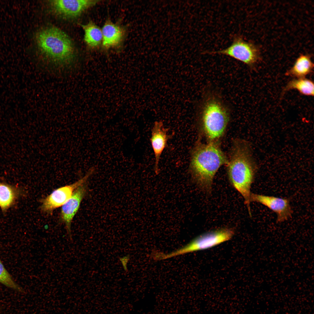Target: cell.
<instances>
[{
    "mask_svg": "<svg viewBox=\"0 0 314 314\" xmlns=\"http://www.w3.org/2000/svg\"><path fill=\"white\" fill-rule=\"evenodd\" d=\"M37 45L42 52L53 60H70L74 57V48L68 36L59 29L49 27L42 29L36 36Z\"/></svg>",
    "mask_w": 314,
    "mask_h": 314,
    "instance_id": "277c9868",
    "label": "cell"
},
{
    "mask_svg": "<svg viewBox=\"0 0 314 314\" xmlns=\"http://www.w3.org/2000/svg\"><path fill=\"white\" fill-rule=\"evenodd\" d=\"M196 107L197 121L207 137L213 141L222 136L229 122L231 109L221 94L207 86Z\"/></svg>",
    "mask_w": 314,
    "mask_h": 314,
    "instance_id": "6da1fadb",
    "label": "cell"
},
{
    "mask_svg": "<svg viewBox=\"0 0 314 314\" xmlns=\"http://www.w3.org/2000/svg\"><path fill=\"white\" fill-rule=\"evenodd\" d=\"M95 171L92 168L83 178L72 184L59 188L53 191L42 201L41 209L44 212H52L62 206L81 185L86 182Z\"/></svg>",
    "mask_w": 314,
    "mask_h": 314,
    "instance_id": "52a82bcc",
    "label": "cell"
},
{
    "mask_svg": "<svg viewBox=\"0 0 314 314\" xmlns=\"http://www.w3.org/2000/svg\"><path fill=\"white\" fill-rule=\"evenodd\" d=\"M250 201L260 203L274 212L277 222L287 221L292 216L293 210L288 198L251 193Z\"/></svg>",
    "mask_w": 314,
    "mask_h": 314,
    "instance_id": "ba28073f",
    "label": "cell"
},
{
    "mask_svg": "<svg viewBox=\"0 0 314 314\" xmlns=\"http://www.w3.org/2000/svg\"><path fill=\"white\" fill-rule=\"evenodd\" d=\"M16 187L0 183V207L3 211L14 204L21 194Z\"/></svg>",
    "mask_w": 314,
    "mask_h": 314,
    "instance_id": "9a60e30c",
    "label": "cell"
},
{
    "mask_svg": "<svg viewBox=\"0 0 314 314\" xmlns=\"http://www.w3.org/2000/svg\"><path fill=\"white\" fill-rule=\"evenodd\" d=\"M190 158L189 170L192 179L203 190L210 193L215 174L226 161L223 152L213 142H198L191 151Z\"/></svg>",
    "mask_w": 314,
    "mask_h": 314,
    "instance_id": "7a4b0ae2",
    "label": "cell"
},
{
    "mask_svg": "<svg viewBox=\"0 0 314 314\" xmlns=\"http://www.w3.org/2000/svg\"><path fill=\"white\" fill-rule=\"evenodd\" d=\"M86 182L79 186L71 197L62 206L60 217L65 224L68 235L72 238L71 224L77 212L81 202L87 192Z\"/></svg>",
    "mask_w": 314,
    "mask_h": 314,
    "instance_id": "9c48e42d",
    "label": "cell"
},
{
    "mask_svg": "<svg viewBox=\"0 0 314 314\" xmlns=\"http://www.w3.org/2000/svg\"><path fill=\"white\" fill-rule=\"evenodd\" d=\"M99 1L95 0L51 1L54 10L58 14L68 17H77L85 10L97 4Z\"/></svg>",
    "mask_w": 314,
    "mask_h": 314,
    "instance_id": "30bf717a",
    "label": "cell"
},
{
    "mask_svg": "<svg viewBox=\"0 0 314 314\" xmlns=\"http://www.w3.org/2000/svg\"><path fill=\"white\" fill-rule=\"evenodd\" d=\"M130 256L129 254H127L122 257H119V259L120 262L123 269L125 272L128 270L127 265L128 263L130 260Z\"/></svg>",
    "mask_w": 314,
    "mask_h": 314,
    "instance_id": "ac0fdd59",
    "label": "cell"
},
{
    "mask_svg": "<svg viewBox=\"0 0 314 314\" xmlns=\"http://www.w3.org/2000/svg\"><path fill=\"white\" fill-rule=\"evenodd\" d=\"M0 283L6 286L19 292L22 289L14 281L0 259Z\"/></svg>",
    "mask_w": 314,
    "mask_h": 314,
    "instance_id": "e0dca14e",
    "label": "cell"
},
{
    "mask_svg": "<svg viewBox=\"0 0 314 314\" xmlns=\"http://www.w3.org/2000/svg\"><path fill=\"white\" fill-rule=\"evenodd\" d=\"M247 147L242 144L235 145L228 161L227 173L231 184L242 196L251 217V188L254 181L256 168Z\"/></svg>",
    "mask_w": 314,
    "mask_h": 314,
    "instance_id": "3957f363",
    "label": "cell"
},
{
    "mask_svg": "<svg viewBox=\"0 0 314 314\" xmlns=\"http://www.w3.org/2000/svg\"><path fill=\"white\" fill-rule=\"evenodd\" d=\"M168 131L160 121L155 122L151 130L150 142L154 155V168L156 171L159 170L161 155L167 147L168 141L171 137L168 133Z\"/></svg>",
    "mask_w": 314,
    "mask_h": 314,
    "instance_id": "8fae6325",
    "label": "cell"
},
{
    "mask_svg": "<svg viewBox=\"0 0 314 314\" xmlns=\"http://www.w3.org/2000/svg\"><path fill=\"white\" fill-rule=\"evenodd\" d=\"M313 68L314 64L311 56L308 54H301L285 74L293 78H306L313 72Z\"/></svg>",
    "mask_w": 314,
    "mask_h": 314,
    "instance_id": "4fadbf2b",
    "label": "cell"
},
{
    "mask_svg": "<svg viewBox=\"0 0 314 314\" xmlns=\"http://www.w3.org/2000/svg\"><path fill=\"white\" fill-rule=\"evenodd\" d=\"M101 30L102 44L106 49L116 48L123 41L125 34L124 28L109 19L106 21Z\"/></svg>",
    "mask_w": 314,
    "mask_h": 314,
    "instance_id": "7c38bea8",
    "label": "cell"
},
{
    "mask_svg": "<svg viewBox=\"0 0 314 314\" xmlns=\"http://www.w3.org/2000/svg\"><path fill=\"white\" fill-rule=\"evenodd\" d=\"M81 26L84 31V40L86 44L92 48L98 47L102 42L101 29L92 21Z\"/></svg>",
    "mask_w": 314,
    "mask_h": 314,
    "instance_id": "2e32d148",
    "label": "cell"
},
{
    "mask_svg": "<svg viewBox=\"0 0 314 314\" xmlns=\"http://www.w3.org/2000/svg\"><path fill=\"white\" fill-rule=\"evenodd\" d=\"M234 234L232 228H223L204 233L183 247L167 254L161 253V260L166 259L188 253L212 247L230 240Z\"/></svg>",
    "mask_w": 314,
    "mask_h": 314,
    "instance_id": "5b68a950",
    "label": "cell"
},
{
    "mask_svg": "<svg viewBox=\"0 0 314 314\" xmlns=\"http://www.w3.org/2000/svg\"><path fill=\"white\" fill-rule=\"evenodd\" d=\"M204 53L227 56L239 61L253 69L261 60L260 49L253 42L245 40L242 35H234L231 45L226 48Z\"/></svg>",
    "mask_w": 314,
    "mask_h": 314,
    "instance_id": "8992f818",
    "label": "cell"
},
{
    "mask_svg": "<svg viewBox=\"0 0 314 314\" xmlns=\"http://www.w3.org/2000/svg\"><path fill=\"white\" fill-rule=\"evenodd\" d=\"M314 89V83L312 80L306 78H293L284 87L282 96L288 91L295 90L302 95L313 96Z\"/></svg>",
    "mask_w": 314,
    "mask_h": 314,
    "instance_id": "5bb4252c",
    "label": "cell"
}]
</instances>
